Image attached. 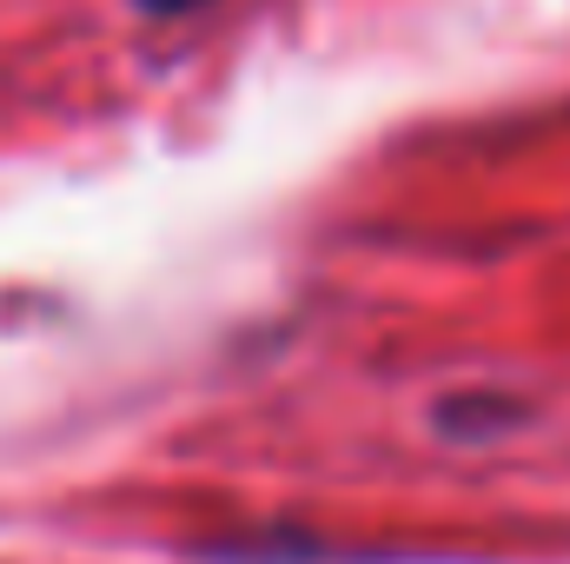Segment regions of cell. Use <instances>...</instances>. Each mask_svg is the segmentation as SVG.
<instances>
[{
  "label": "cell",
  "mask_w": 570,
  "mask_h": 564,
  "mask_svg": "<svg viewBox=\"0 0 570 564\" xmlns=\"http://www.w3.org/2000/svg\"><path fill=\"white\" fill-rule=\"evenodd\" d=\"M431 425L451 445H498V438H511V431L531 425V406L511 399V392H451V399H438Z\"/></svg>",
  "instance_id": "cell-1"
},
{
  "label": "cell",
  "mask_w": 570,
  "mask_h": 564,
  "mask_svg": "<svg viewBox=\"0 0 570 564\" xmlns=\"http://www.w3.org/2000/svg\"><path fill=\"white\" fill-rule=\"evenodd\" d=\"M146 20H193V13H206L213 0H134Z\"/></svg>",
  "instance_id": "cell-2"
}]
</instances>
